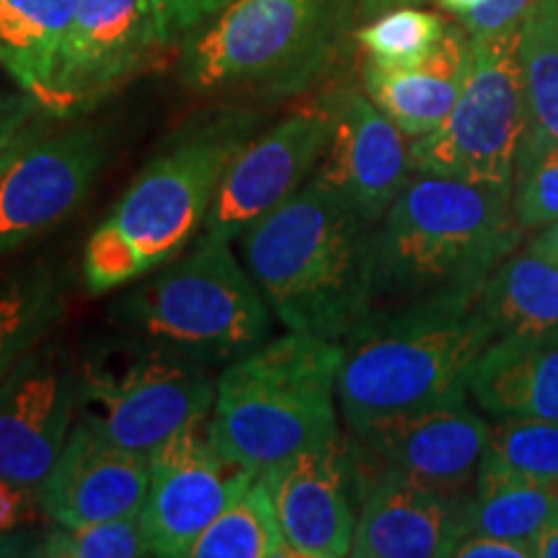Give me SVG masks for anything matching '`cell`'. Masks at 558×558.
<instances>
[{
	"mask_svg": "<svg viewBox=\"0 0 558 558\" xmlns=\"http://www.w3.org/2000/svg\"><path fill=\"white\" fill-rule=\"evenodd\" d=\"M78 414V373L60 347L39 344L0 386V476L37 488Z\"/></svg>",
	"mask_w": 558,
	"mask_h": 558,
	"instance_id": "17",
	"label": "cell"
},
{
	"mask_svg": "<svg viewBox=\"0 0 558 558\" xmlns=\"http://www.w3.org/2000/svg\"><path fill=\"white\" fill-rule=\"evenodd\" d=\"M107 153V132L94 124L24 140L0 169V259L70 218Z\"/></svg>",
	"mask_w": 558,
	"mask_h": 558,
	"instance_id": "11",
	"label": "cell"
},
{
	"mask_svg": "<svg viewBox=\"0 0 558 558\" xmlns=\"http://www.w3.org/2000/svg\"><path fill=\"white\" fill-rule=\"evenodd\" d=\"M469 396L486 416L558 422V341H499L481 352Z\"/></svg>",
	"mask_w": 558,
	"mask_h": 558,
	"instance_id": "21",
	"label": "cell"
},
{
	"mask_svg": "<svg viewBox=\"0 0 558 558\" xmlns=\"http://www.w3.org/2000/svg\"><path fill=\"white\" fill-rule=\"evenodd\" d=\"M481 465L558 484V422L527 416L494 418Z\"/></svg>",
	"mask_w": 558,
	"mask_h": 558,
	"instance_id": "28",
	"label": "cell"
},
{
	"mask_svg": "<svg viewBox=\"0 0 558 558\" xmlns=\"http://www.w3.org/2000/svg\"><path fill=\"white\" fill-rule=\"evenodd\" d=\"M228 3L233 0H156L163 41L171 45L179 37H190L209 19L218 16Z\"/></svg>",
	"mask_w": 558,
	"mask_h": 558,
	"instance_id": "32",
	"label": "cell"
},
{
	"mask_svg": "<svg viewBox=\"0 0 558 558\" xmlns=\"http://www.w3.org/2000/svg\"><path fill=\"white\" fill-rule=\"evenodd\" d=\"M150 484L145 452L130 450L75 418L65 448L34 488L37 507L54 525L135 518Z\"/></svg>",
	"mask_w": 558,
	"mask_h": 558,
	"instance_id": "19",
	"label": "cell"
},
{
	"mask_svg": "<svg viewBox=\"0 0 558 558\" xmlns=\"http://www.w3.org/2000/svg\"><path fill=\"white\" fill-rule=\"evenodd\" d=\"M486 3H492V0H437L439 9L452 13V16H458V19L469 16V13L478 11L481 5H486Z\"/></svg>",
	"mask_w": 558,
	"mask_h": 558,
	"instance_id": "40",
	"label": "cell"
},
{
	"mask_svg": "<svg viewBox=\"0 0 558 558\" xmlns=\"http://www.w3.org/2000/svg\"><path fill=\"white\" fill-rule=\"evenodd\" d=\"M535 558H558V518L548 522L533 538Z\"/></svg>",
	"mask_w": 558,
	"mask_h": 558,
	"instance_id": "38",
	"label": "cell"
},
{
	"mask_svg": "<svg viewBox=\"0 0 558 558\" xmlns=\"http://www.w3.org/2000/svg\"><path fill=\"white\" fill-rule=\"evenodd\" d=\"M148 463L150 484L137 518L150 556L160 558H190L194 541L256 476L222 450L213 411L153 448Z\"/></svg>",
	"mask_w": 558,
	"mask_h": 558,
	"instance_id": "10",
	"label": "cell"
},
{
	"mask_svg": "<svg viewBox=\"0 0 558 558\" xmlns=\"http://www.w3.org/2000/svg\"><path fill=\"white\" fill-rule=\"evenodd\" d=\"M527 130L520 24L471 37V68L456 107L429 135L411 140L414 173L512 186Z\"/></svg>",
	"mask_w": 558,
	"mask_h": 558,
	"instance_id": "9",
	"label": "cell"
},
{
	"mask_svg": "<svg viewBox=\"0 0 558 558\" xmlns=\"http://www.w3.org/2000/svg\"><path fill=\"white\" fill-rule=\"evenodd\" d=\"M456 558H535L533 543L497 538L486 533H469L452 550Z\"/></svg>",
	"mask_w": 558,
	"mask_h": 558,
	"instance_id": "35",
	"label": "cell"
},
{
	"mask_svg": "<svg viewBox=\"0 0 558 558\" xmlns=\"http://www.w3.org/2000/svg\"><path fill=\"white\" fill-rule=\"evenodd\" d=\"M471 68V34L448 26L427 58L411 65L367 60L362 86L383 114L409 140L429 135L456 107Z\"/></svg>",
	"mask_w": 558,
	"mask_h": 558,
	"instance_id": "20",
	"label": "cell"
},
{
	"mask_svg": "<svg viewBox=\"0 0 558 558\" xmlns=\"http://www.w3.org/2000/svg\"><path fill=\"white\" fill-rule=\"evenodd\" d=\"M37 111H45L32 96H0V153L39 128Z\"/></svg>",
	"mask_w": 558,
	"mask_h": 558,
	"instance_id": "34",
	"label": "cell"
},
{
	"mask_svg": "<svg viewBox=\"0 0 558 558\" xmlns=\"http://www.w3.org/2000/svg\"><path fill=\"white\" fill-rule=\"evenodd\" d=\"M254 120L230 114L199 124L150 160L83 248V284L107 295L163 267L199 239L230 160Z\"/></svg>",
	"mask_w": 558,
	"mask_h": 558,
	"instance_id": "3",
	"label": "cell"
},
{
	"mask_svg": "<svg viewBox=\"0 0 558 558\" xmlns=\"http://www.w3.org/2000/svg\"><path fill=\"white\" fill-rule=\"evenodd\" d=\"M347 0H233L190 34L181 78L197 94L282 99L337 62Z\"/></svg>",
	"mask_w": 558,
	"mask_h": 558,
	"instance_id": "6",
	"label": "cell"
},
{
	"mask_svg": "<svg viewBox=\"0 0 558 558\" xmlns=\"http://www.w3.org/2000/svg\"><path fill=\"white\" fill-rule=\"evenodd\" d=\"M75 373L81 422L145 456L209 414L218 388L202 362L135 333L90 347Z\"/></svg>",
	"mask_w": 558,
	"mask_h": 558,
	"instance_id": "8",
	"label": "cell"
},
{
	"mask_svg": "<svg viewBox=\"0 0 558 558\" xmlns=\"http://www.w3.org/2000/svg\"><path fill=\"white\" fill-rule=\"evenodd\" d=\"M558 518V484L478 465L469 499L471 533L527 541Z\"/></svg>",
	"mask_w": 558,
	"mask_h": 558,
	"instance_id": "24",
	"label": "cell"
},
{
	"mask_svg": "<svg viewBox=\"0 0 558 558\" xmlns=\"http://www.w3.org/2000/svg\"><path fill=\"white\" fill-rule=\"evenodd\" d=\"M533 3L535 0H492V3L481 5L478 11L460 19V26H463L471 37L509 29V26L520 24L522 16H525Z\"/></svg>",
	"mask_w": 558,
	"mask_h": 558,
	"instance_id": "33",
	"label": "cell"
},
{
	"mask_svg": "<svg viewBox=\"0 0 558 558\" xmlns=\"http://www.w3.org/2000/svg\"><path fill=\"white\" fill-rule=\"evenodd\" d=\"M331 135L326 101L308 104L251 135L230 160L199 235L235 241L241 233L308 184Z\"/></svg>",
	"mask_w": 558,
	"mask_h": 558,
	"instance_id": "12",
	"label": "cell"
},
{
	"mask_svg": "<svg viewBox=\"0 0 558 558\" xmlns=\"http://www.w3.org/2000/svg\"><path fill=\"white\" fill-rule=\"evenodd\" d=\"M509 192L514 218L525 233L558 222V140L525 130Z\"/></svg>",
	"mask_w": 558,
	"mask_h": 558,
	"instance_id": "29",
	"label": "cell"
},
{
	"mask_svg": "<svg viewBox=\"0 0 558 558\" xmlns=\"http://www.w3.org/2000/svg\"><path fill=\"white\" fill-rule=\"evenodd\" d=\"M352 448L357 484V522L352 554L357 558H445L469 525V494L439 492L386 469Z\"/></svg>",
	"mask_w": 558,
	"mask_h": 558,
	"instance_id": "13",
	"label": "cell"
},
{
	"mask_svg": "<svg viewBox=\"0 0 558 558\" xmlns=\"http://www.w3.org/2000/svg\"><path fill=\"white\" fill-rule=\"evenodd\" d=\"M32 554L52 558H137L150 556V550L135 514L78 527L54 525L37 546H32Z\"/></svg>",
	"mask_w": 558,
	"mask_h": 558,
	"instance_id": "31",
	"label": "cell"
},
{
	"mask_svg": "<svg viewBox=\"0 0 558 558\" xmlns=\"http://www.w3.org/2000/svg\"><path fill=\"white\" fill-rule=\"evenodd\" d=\"M166 47L156 0H78L58 68V117H73L135 78Z\"/></svg>",
	"mask_w": 558,
	"mask_h": 558,
	"instance_id": "16",
	"label": "cell"
},
{
	"mask_svg": "<svg viewBox=\"0 0 558 558\" xmlns=\"http://www.w3.org/2000/svg\"><path fill=\"white\" fill-rule=\"evenodd\" d=\"M13 546H16V543H11L9 538H5V535H3V538H0V548H13Z\"/></svg>",
	"mask_w": 558,
	"mask_h": 558,
	"instance_id": "42",
	"label": "cell"
},
{
	"mask_svg": "<svg viewBox=\"0 0 558 558\" xmlns=\"http://www.w3.org/2000/svg\"><path fill=\"white\" fill-rule=\"evenodd\" d=\"M290 558L352 554L357 484L344 435L262 471Z\"/></svg>",
	"mask_w": 558,
	"mask_h": 558,
	"instance_id": "18",
	"label": "cell"
},
{
	"mask_svg": "<svg viewBox=\"0 0 558 558\" xmlns=\"http://www.w3.org/2000/svg\"><path fill=\"white\" fill-rule=\"evenodd\" d=\"M62 313L60 282L47 269H26L0 284V386L26 354L45 344Z\"/></svg>",
	"mask_w": 558,
	"mask_h": 558,
	"instance_id": "25",
	"label": "cell"
},
{
	"mask_svg": "<svg viewBox=\"0 0 558 558\" xmlns=\"http://www.w3.org/2000/svg\"><path fill=\"white\" fill-rule=\"evenodd\" d=\"M422 3H427V0H357L360 13L365 19H375L386 11L407 9V5H422Z\"/></svg>",
	"mask_w": 558,
	"mask_h": 558,
	"instance_id": "39",
	"label": "cell"
},
{
	"mask_svg": "<svg viewBox=\"0 0 558 558\" xmlns=\"http://www.w3.org/2000/svg\"><path fill=\"white\" fill-rule=\"evenodd\" d=\"M111 316L135 337L177 349L205 367H228L269 341L275 313L235 256L233 241L199 235L190 254L124 292Z\"/></svg>",
	"mask_w": 558,
	"mask_h": 558,
	"instance_id": "7",
	"label": "cell"
},
{
	"mask_svg": "<svg viewBox=\"0 0 558 558\" xmlns=\"http://www.w3.org/2000/svg\"><path fill=\"white\" fill-rule=\"evenodd\" d=\"M492 339L558 341V267L527 246L494 267L476 295Z\"/></svg>",
	"mask_w": 558,
	"mask_h": 558,
	"instance_id": "23",
	"label": "cell"
},
{
	"mask_svg": "<svg viewBox=\"0 0 558 558\" xmlns=\"http://www.w3.org/2000/svg\"><path fill=\"white\" fill-rule=\"evenodd\" d=\"M448 26L450 24L439 13L407 5V9H393L367 19L354 39L365 50L367 60L380 62V65H411L435 50Z\"/></svg>",
	"mask_w": 558,
	"mask_h": 558,
	"instance_id": "30",
	"label": "cell"
},
{
	"mask_svg": "<svg viewBox=\"0 0 558 558\" xmlns=\"http://www.w3.org/2000/svg\"><path fill=\"white\" fill-rule=\"evenodd\" d=\"M347 429L354 450L375 463L439 492L469 494L478 476L488 422L471 399H460L375 416Z\"/></svg>",
	"mask_w": 558,
	"mask_h": 558,
	"instance_id": "14",
	"label": "cell"
},
{
	"mask_svg": "<svg viewBox=\"0 0 558 558\" xmlns=\"http://www.w3.org/2000/svg\"><path fill=\"white\" fill-rule=\"evenodd\" d=\"M34 507H37L34 488L0 476V538L24 525L34 514Z\"/></svg>",
	"mask_w": 558,
	"mask_h": 558,
	"instance_id": "36",
	"label": "cell"
},
{
	"mask_svg": "<svg viewBox=\"0 0 558 558\" xmlns=\"http://www.w3.org/2000/svg\"><path fill=\"white\" fill-rule=\"evenodd\" d=\"M522 235L509 186L414 173L367 233L369 316L473 303Z\"/></svg>",
	"mask_w": 558,
	"mask_h": 558,
	"instance_id": "1",
	"label": "cell"
},
{
	"mask_svg": "<svg viewBox=\"0 0 558 558\" xmlns=\"http://www.w3.org/2000/svg\"><path fill=\"white\" fill-rule=\"evenodd\" d=\"M34 132H39V128H37V130H34ZM34 132H29V135H26V137H21V140H19V143H13L9 150H3V153H0V169H3V166H5V163H9V158L13 156V153H16V148H19V145H21V143H24V140H29V137L34 135Z\"/></svg>",
	"mask_w": 558,
	"mask_h": 558,
	"instance_id": "41",
	"label": "cell"
},
{
	"mask_svg": "<svg viewBox=\"0 0 558 558\" xmlns=\"http://www.w3.org/2000/svg\"><path fill=\"white\" fill-rule=\"evenodd\" d=\"M78 0H0V68L58 117V68Z\"/></svg>",
	"mask_w": 558,
	"mask_h": 558,
	"instance_id": "22",
	"label": "cell"
},
{
	"mask_svg": "<svg viewBox=\"0 0 558 558\" xmlns=\"http://www.w3.org/2000/svg\"><path fill=\"white\" fill-rule=\"evenodd\" d=\"M525 246L530 251H535V254L546 256L548 262H554L558 267V222H550L546 228L533 230V235H530Z\"/></svg>",
	"mask_w": 558,
	"mask_h": 558,
	"instance_id": "37",
	"label": "cell"
},
{
	"mask_svg": "<svg viewBox=\"0 0 558 558\" xmlns=\"http://www.w3.org/2000/svg\"><path fill=\"white\" fill-rule=\"evenodd\" d=\"M369 228L311 179L239 235L241 262L284 329L341 344L369 316Z\"/></svg>",
	"mask_w": 558,
	"mask_h": 558,
	"instance_id": "2",
	"label": "cell"
},
{
	"mask_svg": "<svg viewBox=\"0 0 558 558\" xmlns=\"http://www.w3.org/2000/svg\"><path fill=\"white\" fill-rule=\"evenodd\" d=\"M290 558L267 481L256 473L194 541L190 558Z\"/></svg>",
	"mask_w": 558,
	"mask_h": 558,
	"instance_id": "26",
	"label": "cell"
},
{
	"mask_svg": "<svg viewBox=\"0 0 558 558\" xmlns=\"http://www.w3.org/2000/svg\"><path fill=\"white\" fill-rule=\"evenodd\" d=\"M324 101L331 135L311 179L375 226L414 177L411 140L365 90L339 88Z\"/></svg>",
	"mask_w": 558,
	"mask_h": 558,
	"instance_id": "15",
	"label": "cell"
},
{
	"mask_svg": "<svg viewBox=\"0 0 558 558\" xmlns=\"http://www.w3.org/2000/svg\"><path fill=\"white\" fill-rule=\"evenodd\" d=\"M473 303L411 305L367 316L341 341V422L352 427L375 416L471 399V369L492 341Z\"/></svg>",
	"mask_w": 558,
	"mask_h": 558,
	"instance_id": "4",
	"label": "cell"
},
{
	"mask_svg": "<svg viewBox=\"0 0 558 558\" xmlns=\"http://www.w3.org/2000/svg\"><path fill=\"white\" fill-rule=\"evenodd\" d=\"M527 128L558 140V0H535L520 21Z\"/></svg>",
	"mask_w": 558,
	"mask_h": 558,
	"instance_id": "27",
	"label": "cell"
},
{
	"mask_svg": "<svg viewBox=\"0 0 558 558\" xmlns=\"http://www.w3.org/2000/svg\"><path fill=\"white\" fill-rule=\"evenodd\" d=\"M341 344L288 331L220 373L213 427L230 458L262 473L339 437Z\"/></svg>",
	"mask_w": 558,
	"mask_h": 558,
	"instance_id": "5",
	"label": "cell"
}]
</instances>
